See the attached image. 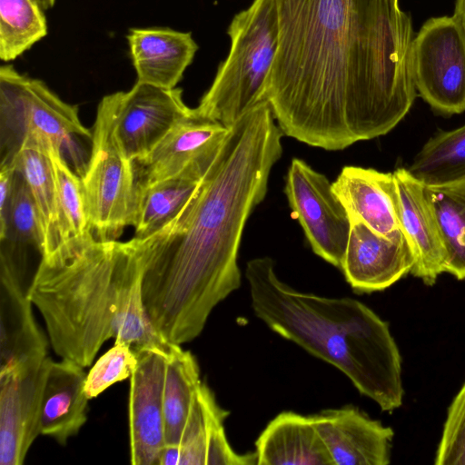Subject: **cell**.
<instances>
[{
  "instance_id": "5",
  "label": "cell",
  "mask_w": 465,
  "mask_h": 465,
  "mask_svg": "<svg viewBox=\"0 0 465 465\" xmlns=\"http://www.w3.org/2000/svg\"><path fill=\"white\" fill-rule=\"evenodd\" d=\"M228 35L229 54L194 109L230 127L265 101L266 81L278 45L275 0H254L233 17Z\"/></svg>"
},
{
  "instance_id": "27",
  "label": "cell",
  "mask_w": 465,
  "mask_h": 465,
  "mask_svg": "<svg viewBox=\"0 0 465 465\" xmlns=\"http://www.w3.org/2000/svg\"><path fill=\"white\" fill-rule=\"evenodd\" d=\"M37 0H0V59L15 60L47 35Z\"/></svg>"
},
{
  "instance_id": "36",
  "label": "cell",
  "mask_w": 465,
  "mask_h": 465,
  "mask_svg": "<svg viewBox=\"0 0 465 465\" xmlns=\"http://www.w3.org/2000/svg\"><path fill=\"white\" fill-rule=\"evenodd\" d=\"M37 1L39 2L41 6L45 10H47V9L52 8L54 5L56 0H37Z\"/></svg>"
},
{
  "instance_id": "9",
  "label": "cell",
  "mask_w": 465,
  "mask_h": 465,
  "mask_svg": "<svg viewBox=\"0 0 465 465\" xmlns=\"http://www.w3.org/2000/svg\"><path fill=\"white\" fill-rule=\"evenodd\" d=\"M284 193L315 254L341 268L351 228L349 214L328 178L306 162L293 158Z\"/></svg>"
},
{
  "instance_id": "25",
  "label": "cell",
  "mask_w": 465,
  "mask_h": 465,
  "mask_svg": "<svg viewBox=\"0 0 465 465\" xmlns=\"http://www.w3.org/2000/svg\"><path fill=\"white\" fill-rule=\"evenodd\" d=\"M202 383L200 368L189 351L176 345L165 359L163 418L165 444L179 445Z\"/></svg>"
},
{
  "instance_id": "21",
  "label": "cell",
  "mask_w": 465,
  "mask_h": 465,
  "mask_svg": "<svg viewBox=\"0 0 465 465\" xmlns=\"http://www.w3.org/2000/svg\"><path fill=\"white\" fill-rule=\"evenodd\" d=\"M28 293L0 275V375L42 362L46 339L32 311Z\"/></svg>"
},
{
  "instance_id": "18",
  "label": "cell",
  "mask_w": 465,
  "mask_h": 465,
  "mask_svg": "<svg viewBox=\"0 0 465 465\" xmlns=\"http://www.w3.org/2000/svg\"><path fill=\"white\" fill-rule=\"evenodd\" d=\"M332 189L350 218L390 238L402 232L392 173L345 166L332 183Z\"/></svg>"
},
{
  "instance_id": "3",
  "label": "cell",
  "mask_w": 465,
  "mask_h": 465,
  "mask_svg": "<svg viewBox=\"0 0 465 465\" xmlns=\"http://www.w3.org/2000/svg\"><path fill=\"white\" fill-rule=\"evenodd\" d=\"M142 276L134 238L99 241L88 232L42 257L28 296L44 318L54 352L83 368L112 338L135 354L143 350L171 353L178 344L152 324Z\"/></svg>"
},
{
  "instance_id": "10",
  "label": "cell",
  "mask_w": 465,
  "mask_h": 465,
  "mask_svg": "<svg viewBox=\"0 0 465 465\" xmlns=\"http://www.w3.org/2000/svg\"><path fill=\"white\" fill-rule=\"evenodd\" d=\"M103 98L110 109L114 143L131 162L147 155L192 110L184 104L181 88L138 82L127 92Z\"/></svg>"
},
{
  "instance_id": "7",
  "label": "cell",
  "mask_w": 465,
  "mask_h": 465,
  "mask_svg": "<svg viewBox=\"0 0 465 465\" xmlns=\"http://www.w3.org/2000/svg\"><path fill=\"white\" fill-rule=\"evenodd\" d=\"M92 232L99 241L117 240L134 225L138 195L134 163L119 152L112 132L109 106L98 105L89 161L81 178Z\"/></svg>"
},
{
  "instance_id": "35",
  "label": "cell",
  "mask_w": 465,
  "mask_h": 465,
  "mask_svg": "<svg viewBox=\"0 0 465 465\" xmlns=\"http://www.w3.org/2000/svg\"><path fill=\"white\" fill-rule=\"evenodd\" d=\"M453 15L461 25L465 31V0H456Z\"/></svg>"
},
{
  "instance_id": "33",
  "label": "cell",
  "mask_w": 465,
  "mask_h": 465,
  "mask_svg": "<svg viewBox=\"0 0 465 465\" xmlns=\"http://www.w3.org/2000/svg\"><path fill=\"white\" fill-rule=\"evenodd\" d=\"M15 171L9 165L0 164V239L5 233L7 215L15 185Z\"/></svg>"
},
{
  "instance_id": "2",
  "label": "cell",
  "mask_w": 465,
  "mask_h": 465,
  "mask_svg": "<svg viewBox=\"0 0 465 465\" xmlns=\"http://www.w3.org/2000/svg\"><path fill=\"white\" fill-rule=\"evenodd\" d=\"M282 136L262 101L230 126L182 212L158 232L134 238L143 265V305L166 341L181 345L195 339L214 307L240 287L243 229L266 195L282 153Z\"/></svg>"
},
{
  "instance_id": "15",
  "label": "cell",
  "mask_w": 465,
  "mask_h": 465,
  "mask_svg": "<svg viewBox=\"0 0 465 465\" xmlns=\"http://www.w3.org/2000/svg\"><path fill=\"white\" fill-rule=\"evenodd\" d=\"M332 465H388L393 430L347 405L312 415Z\"/></svg>"
},
{
  "instance_id": "29",
  "label": "cell",
  "mask_w": 465,
  "mask_h": 465,
  "mask_svg": "<svg viewBox=\"0 0 465 465\" xmlns=\"http://www.w3.org/2000/svg\"><path fill=\"white\" fill-rule=\"evenodd\" d=\"M0 241L19 252L24 246H34L42 257V235L36 207L25 180L16 171L6 230Z\"/></svg>"
},
{
  "instance_id": "8",
  "label": "cell",
  "mask_w": 465,
  "mask_h": 465,
  "mask_svg": "<svg viewBox=\"0 0 465 465\" xmlns=\"http://www.w3.org/2000/svg\"><path fill=\"white\" fill-rule=\"evenodd\" d=\"M411 67L417 94L432 109L465 111V31L454 15L422 25L412 41Z\"/></svg>"
},
{
  "instance_id": "11",
  "label": "cell",
  "mask_w": 465,
  "mask_h": 465,
  "mask_svg": "<svg viewBox=\"0 0 465 465\" xmlns=\"http://www.w3.org/2000/svg\"><path fill=\"white\" fill-rule=\"evenodd\" d=\"M137 365L130 379L128 420L133 465H160L165 444L163 385L166 355L159 351L136 353Z\"/></svg>"
},
{
  "instance_id": "22",
  "label": "cell",
  "mask_w": 465,
  "mask_h": 465,
  "mask_svg": "<svg viewBox=\"0 0 465 465\" xmlns=\"http://www.w3.org/2000/svg\"><path fill=\"white\" fill-rule=\"evenodd\" d=\"M259 465H332L312 415L282 411L255 441Z\"/></svg>"
},
{
  "instance_id": "12",
  "label": "cell",
  "mask_w": 465,
  "mask_h": 465,
  "mask_svg": "<svg viewBox=\"0 0 465 465\" xmlns=\"http://www.w3.org/2000/svg\"><path fill=\"white\" fill-rule=\"evenodd\" d=\"M350 220L349 239L340 269L356 292L383 291L411 273L415 258L403 232L390 238L358 219Z\"/></svg>"
},
{
  "instance_id": "24",
  "label": "cell",
  "mask_w": 465,
  "mask_h": 465,
  "mask_svg": "<svg viewBox=\"0 0 465 465\" xmlns=\"http://www.w3.org/2000/svg\"><path fill=\"white\" fill-rule=\"evenodd\" d=\"M218 150L139 193L134 238L143 240L158 232L182 212L200 187Z\"/></svg>"
},
{
  "instance_id": "17",
  "label": "cell",
  "mask_w": 465,
  "mask_h": 465,
  "mask_svg": "<svg viewBox=\"0 0 465 465\" xmlns=\"http://www.w3.org/2000/svg\"><path fill=\"white\" fill-rule=\"evenodd\" d=\"M138 83L173 89L198 50L190 32L169 27L131 28L126 35Z\"/></svg>"
},
{
  "instance_id": "16",
  "label": "cell",
  "mask_w": 465,
  "mask_h": 465,
  "mask_svg": "<svg viewBox=\"0 0 465 465\" xmlns=\"http://www.w3.org/2000/svg\"><path fill=\"white\" fill-rule=\"evenodd\" d=\"M392 175L401 228L415 258L411 273L431 286L445 272L446 251L426 184L409 169Z\"/></svg>"
},
{
  "instance_id": "4",
  "label": "cell",
  "mask_w": 465,
  "mask_h": 465,
  "mask_svg": "<svg viewBox=\"0 0 465 465\" xmlns=\"http://www.w3.org/2000/svg\"><path fill=\"white\" fill-rule=\"evenodd\" d=\"M254 314L272 331L344 373L381 411L402 405L401 356L389 323L363 302L297 291L270 257L245 268Z\"/></svg>"
},
{
  "instance_id": "14",
  "label": "cell",
  "mask_w": 465,
  "mask_h": 465,
  "mask_svg": "<svg viewBox=\"0 0 465 465\" xmlns=\"http://www.w3.org/2000/svg\"><path fill=\"white\" fill-rule=\"evenodd\" d=\"M230 127L194 108L144 157L133 161L137 195L146 187L181 173L221 146Z\"/></svg>"
},
{
  "instance_id": "6",
  "label": "cell",
  "mask_w": 465,
  "mask_h": 465,
  "mask_svg": "<svg viewBox=\"0 0 465 465\" xmlns=\"http://www.w3.org/2000/svg\"><path fill=\"white\" fill-rule=\"evenodd\" d=\"M77 105L63 101L45 82L0 67V164H7L25 143L56 148L82 178L88 162L77 141L93 133L79 118Z\"/></svg>"
},
{
  "instance_id": "19",
  "label": "cell",
  "mask_w": 465,
  "mask_h": 465,
  "mask_svg": "<svg viewBox=\"0 0 465 465\" xmlns=\"http://www.w3.org/2000/svg\"><path fill=\"white\" fill-rule=\"evenodd\" d=\"M229 412L202 381L179 443V465H253L255 453L239 454L229 443L224 420Z\"/></svg>"
},
{
  "instance_id": "13",
  "label": "cell",
  "mask_w": 465,
  "mask_h": 465,
  "mask_svg": "<svg viewBox=\"0 0 465 465\" xmlns=\"http://www.w3.org/2000/svg\"><path fill=\"white\" fill-rule=\"evenodd\" d=\"M48 357L0 375V464L21 465L40 434V410Z\"/></svg>"
},
{
  "instance_id": "23",
  "label": "cell",
  "mask_w": 465,
  "mask_h": 465,
  "mask_svg": "<svg viewBox=\"0 0 465 465\" xmlns=\"http://www.w3.org/2000/svg\"><path fill=\"white\" fill-rule=\"evenodd\" d=\"M5 165L18 172L31 191L42 235V257L49 255L70 238L49 154L40 145L25 143Z\"/></svg>"
},
{
  "instance_id": "32",
  "label": "cell",
  "mask_w": 465,
  "mask_h": 465,
  "mask_svg": "<svg viewBox=\"0 0 465 465\" xmlns=\"http://www.w3.org/2000/svg\"><path fill=\"white\" fill-rule=\"evenodd\" d=\"M434 464L465 465V382L448 408Z\"/></svg>"
},
{
  "instance_id": "20",
  "label": "cell",
  "mask_w": 465,
  "mask_h": 465,
  "mask_svg": "<svg viewBox=\"0 0 465 465\" xmlns=\"http://www.w3.org/2000/svg\"><path fill=\"white\" fill-rule=\"evenodd\" d=\"M85 372L66 359L48 357L40 410V434L65 445L87 420L88 397L84 391Z\"/></svg>"
},
{
  "instance_id": "1",
  "label": "cell",
  "mask_w": 465,
  "mask_h": 465,
  "mask_svg": "<svg viewBox=\"0 0 465 465\" xmlns=\"http://www.w3.org/2000/svg\"><path fill=\"white\" fill-rule=\"evenodd\" d=\"M264 100L282 134L325 150L384 135L418 95L400 0H275Z\"/></svg>"
},
{
  "instance_id": "34",
  "label": "cell",
  "mask_w": 465,
  "mask_h": 465,
  "mask_svg": "<svg viewBox=\"0 0 465 465\" xmlns=\"http://www.w3.org/2000/svg\"><path fill=\"white\" fill-rule=\"evenodd\" d=\"M179 445L164 444L160 457V465H179Z\"/></svg>"
},
{
  "instance_id": "31",
  "label": "cell",
  "mask_w": 465,
  "mask_h": 465,
  "mask_svg": "<svg viewBox=\"0 0 465 465\" xmlns=\"http://www.w3.org/2000/svg\"><path fill=\"white\" fill-rule=\"evenodd\" d=\"M137 356L124 343L114 345L102 355L86 375L84 391L95 398L115 382L130 378L137 365Z\"/></svg>"
},
{
  "instance_id": "30",
  "label": "cell",
  "mask_w": 465,
  "mask_h": 465,
  "mask_svg": "<svg viewBox=\"0 0 465 465\" xmlns=\"http://www.w3.org/2000/svg\"><path fill=\"white\" fill-rule=\"evenodd\" d=\"M53 166L60 206L69 237L92 232L81 177L54 147L45 149Z\"/></svg>"
},
{
  "instance_id": "28",
  "label": "cell",
  "mask_w": 465,
  "mask_h": 465,
  "mask_svg": "<svg viewBox=\"0 0 465 465\" xmlns=\"http://www.w3.org/2000/svg\"><path fill=\"white\" fill-rule=\"evenodd\" d=\"M425 184L465 177V124L432 136L409 167Z\"/></svg>"
},
{
  "instance_id": "26",
  "label": "cell",
  "mask_w": 465,
  "mask_h": 465,
  "mask_svg": "<svg viewBox=\"0 0 465 465\" xmlns=\"http://www.w3.org/2000/svg\"><path fill=\"white\" fill-rule=\"evenodd\" d=\"M426 189L446 251L445 272L465 280V177Z\"/></svg>"
}]
</instances>
